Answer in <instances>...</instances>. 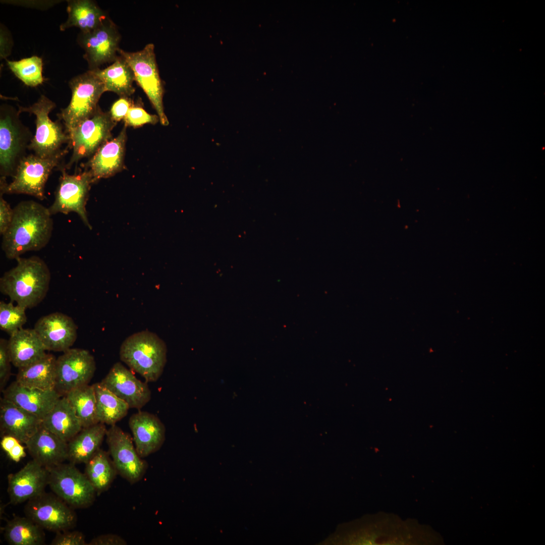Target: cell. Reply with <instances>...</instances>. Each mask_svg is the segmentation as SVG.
Instances as JSON below:
<instances>
[{"instance_id":"40","label":"cell","mask_w":545,"mask_h":545,"mask_svg":"<svg viewBox=\"0 0 545 545\" xmlns=\"http://www.w3.org/2000/svg\"><path fill=\"white\" fill-rule=\"evenodd\" d=\"M3 194L0 196V233L2 236L6 233L11 225L14 214V210L6 201Z\"/></svg>"},{"instance_id":"20","label":"cell","mask_w":545,"mask_h":545,"mask_svg":"<svg viewBox=\"0 0 545 545\" xmlns=\"http://www.w3.org/2000/svg\"><path fill=\"white\" fill-rule=\"evenodd\" d=\"M126 139L125 126L117 137L107 141L90 157L85 169L90 173L93 183L112 177L123 169Z\"/></svg>"},{"instance_id":"6","label":"cell","mask_w":545,"mask_h":545,"mask_svg":"<svg viewBox=\"0 0 545 545\" xmlns=\"http://www.w3.org/2000/svg\"><path fill=\"white\" fill-rule=\"evenodd\" d=\"M69 85L72 92L71 100L59 114L68 134L95 113L98 102L105 92L103 82L89 70L72 78Z\"/></svg>"},{"instance_id":"28","label":"cell","mask_w":545,"mask_h":545,"mask_svg":"<svg viewBox=\"0 0 545 545\" xmlns=\"http://www.w3.org/2000/svg\"><path fill=\"white\" fill-rule=\"evenodd\" d=\"M56 361L46 354L38 361L18 368L16 382L20 385L42 390H53L56 385Z\"/></svg>"},{"instance_id":"19","label":"cell","mask_w":545,"mask_h":545,"mask_svg":"<svg viewBox=\"0 0 545 545\" xmlns=\"http://www.w3.org/2000/svg\"><path fill=\"white\" fill-rule=\"evenodd\" d=\"M129 426L136 449L144 458L157 451L165 441V426L155 415L139 411L129 418Z\"/></svg>"},{"instance_id":"22","label":"cell","mask_w":545,"mask_h":545,"mask_svg":"<svg viewBox=\"0 0 545 545\" xmlns=\"http://www.w3.org/2000/svg\"><path fill=\"white\" fill-rule=\"evenodd\" d=\"M25 444L32 459L47 468L68 460V443L45 428L42 424Z\"/></svg>"},{"instance_id":"44","label":"cell","mask_w":545,"mask_h":545,"mask_svg":"<svg viewBox=\"0 0 545 545\" xmlns=\"http://www.w3.org/2000/svg\"><path fill=\"white\" fill-rule=\"evenodd\" d=\"M18 443L19 441L15 438L6 435L2 437L1 445L2 449L8 453Z\"/></svg>"},{"instance_id":"34","label":"cell","mask_w":545,"mask_h":545,"mask_svg":"<svg viewBox=\"0 0 545 545\" xmlns=\"http://www.w3.org/2000/svg\"><path fill=\"white\" fill-rule=\"evenodd\" d=\"M7 63L14 75L27 86L36 87L43 82L41 58L33 56L19 61L7 60Z\"/></svg>"},{"instance_id":"15","label":"cell","mask_w":545,"mask_h":545,"mask_svg":"<svg viewBox=\"0 0 545 545\" xmlns=\"http://www.w3.org/2000/svg\"><path fill=\"white\" fill-rule=\"evenodd\" d=\"M95 370L94 358L88 350L70 348L57 359L54 390L64 396L77 388L88 385Z\"/></svg>"},{"instance_id":"39","label":"cell","mask_w":545,"mask_h":545,"mask_svg":"<svg viewBox=\"0 0 545 545\" xmlns=\"http://www.w3.org/2000/svg\"><path fill=\"white\" fill-rule=\"evenodd\" d=\"M132 105L128 97H120L113 104L109 112L112 119L116 123L124 119Z\"/></svg>"},{"instance_id":"3","label":"cell","mask_w":545,"mask_h":545,"mask_svg":"<svg viewBox=\"0 0 545 545\" xmlns=\"http://www.w3.org/2000/svg\"><path fill=\"white\" fill-rule=\"evenodd\" d=\"M165 342L154 333L143 331L126 338L120 348V358L146 382L157 381L167 362Z\"/></svg>"},{"instance_id":"17","label":"cell","mask_w":545,"mask_h":545,"mask_svg":"<svg viewBox=\"0 0 545 545\" xmlns=\"http://www.w3.org/2000/svg\"><path fill=\"white\" fill-rule=\"evenodd\" d=\"M34 330L46 350L65 352L71 348L77 337V326L69 316L56 312L40 317Z\"/></svg>"},{"instance_id":"33","label":"cell","mask_w":545,"mask_h":545,"mask_svg":"<svg viewBox=\"0 0 545 545\" xmlns=\"http://www.w3.org/2000/svg\"><path fill=\"white\" fill-rule=\"evenodd\" d=\"M66 397L73 407L82 427L99 423L96 413V399L92 385H86L68 393Z\"/></svg>"},{"instance_id":"29","label":"cell","mask_w":545,"mask_h":545,"mask_svg":"<svg viewBox=\"0 0 545 545\" xmlns=\"http://www.w3.org/2000/svg\"><path fill=\"white\" fill-rule=\"evenodd\" d=\"M91 71L103 82L105 91L113 92L120 97H128L135 92L133 72L120 55L107 67Z\"/></svg>"},{"instance_id":"41","label":"cell","mask_w":545,"mask_h":545,"mask_svg":"<svg viewBox=\"0 0 545 545\" xmlns=\"http://www.w3.org/2000/svg\"><path fill=\"white\" fill-rule=\"evenodd\" d=\"M127 542L120 535L105 534L98 535L88 543V545H126Z\"/></svg>"},{"instance_id":"7","label":"cell","mask_w":545,"mask_h":545,"mask_svg":"<svg viewBox=\"0 0 545 545\" xmlns=\"http://www.w3.org/2000/svg\"><path fill=\"white\" fill-rule=\"evenodd\" d=\"M132 70L135 81L143 89L156 110L160 123L169 125L163 105L164 89L159 76L154 45L148 43L141 50L135 52L126 51L121 48L118 51Z\"/></svg>"},{"instance_id":"30","label":"cell","mask_w":545,"mask_h":545,"mask_svg":"<svg viewBox=\"0 0 545 545\" xmlns=\"http://www.w3.org/2000/svg\"><path fill=\"white\" fill-rule=\"evenodd\" d=\"M85 464L84 474L97 495L106 491L118 474L109 453L101 449Z\"/></svg>"},{"instance_id":"36","label":"cell","mask_w":545,"mask_h":545,"mask_svg":"<svg viewBox=\"0 0 545 545\" xmlns=\"http://www.w3.org/2000/svg\"><path fill=\"white\" fill-rule=\"evenodd\" d=\"M124 120L126 127H138L146 124H155L159 118L157 115L150 114L142 107L132 104Z\"/></svg>"},{"instance_id":"8","label":"cell","mask_w":545,"mask_h":545,"mask_svg":"<svg viewBox=\"0 0 545 545\" xmlns=\"http://www.w3.org/2000/svg\"><path fill=\"white\" fill-rule=\"evenodd\" d=\"M65 155L42 158L34 154L24 157L9 184L0 179L1 193L24 194L42 200L45 198V186L52 170L59 166Z\"/></svg>"},{"instance_id":"1","label":"cell","mask_w":545,"mask_h":545,"mask_svg":"<svg viewBox=\"0 0 545 545\" xmlns=\"http://www.w3.org/2000/svg\"><path fill=\"white\" fill-rule=\"evenodd\" d=\"M11 225L2 236L6 257L16 259L25 252L38 251L49 242L53 221L48 208L33 200L22 201L14 208Z\"/></svg>"},{"instance_id":"38","label":"cell","mask_w":545,"mask_h":545,"mask_svg":"<svg viewBox=\"0 0 545 545\" xmlns=\"http://www.w3.org/2000/svg\"><path fill=\"white\" fill-rule=\"evenodd\" d=\"M51 545H88L84 535L80 531L69 530L56 532Z\"/></svg>"},{"instance_id":"27","label":"cell","mask_w":545,"mask_h":545,"mask_svg":"<svg viewBox=\"0 0 545 545\" xmlns=\"http://www.w3.org/2000/svg\"><path fill=\"white\" fill-rule=\"evenodd\" d=\"M67 20L60 26L61 31L77 27L81 32H88L98 27L107 17L97 4L91 0L67 1Z\"/></svg>"},{"instance_id":"26","label":"cell","mask_w":545,"mask_h":545,"mask_svg":"<svg viewBox=\"0 0 545 545\" xmlns=\"http://www.w3.org/2000/svg\"><path fill=\"white\" fill-rule=\"evenodd\" d=\"M107 429L99 422L83 427L68 443L69 462L74 464L87 462L100 449Z\"/></svg>"},{"instance_id":"4","label":"cell","mask_w":545,"mask_h":545,"mask_svg":"<svg viewBox=\"0 0 545 545\" xmlns=\"http://www.w3.org/2000/svg\"><path fill=\"white\" fill-rule=\"evenodd\" d=\"M56 107L54 102L41 95L36 102L28 107L19 106V112L34 114L36 117L35 134L28 146L34 154L42 158H50L65 155L67 148H61L65 144L69 145L70 138L61 124L52 121L49 113Z\"/></svg>"},{"instance_id":"23","label":"cell","mask_w":545,"mask_h":545,"mask_svg":"<svg viewBox=\"0 0 545 545\" xmlns=\"http://www.w3.org/2000/svg\"><path fill=\"white\" fill-rule=\"evenodd\" d=\"M3 397L42 420L62 397L54 390H42L25 387L16 381L3 390Z\"/></svg>"},{"instance_id":"18","label":"cell","mask_w":545,"mask_h":545,"mask_svg":"<svg viewBox=\"0 0 545 545\" xmlns=\"http://www.w3.org/2000/svg\"><path fill=\"white\" fill-rule=\"evenodd\" d=\"M48 469L32 459L18 472L8 476L10 503L27 502L45 492L48 483Z\"/></svg>"},{"instance_id":"31","label":"cell","mask_w":545,"mask_h":545,"mask_svg":"<svg viewBox=\"0 0 545 545\" xmlns=\"http://www.w3.org/2000/svg\"><path fill=\"white\" fill-rule=\"evenodd\" d=\"M43 529L26 516H16L7 522L4 536L11 545H42L45 543Z\"/></svg>"},{"instance_id":"37","label":"cell","mask_w":545,"mask_h":545,"mask_svg":"<svg viewBox=\"0 0 545 545\" xmlns=\"http://www.w3.org/2000/svg\"><path fill=\"white\" fill-rule=\"evenodd\" d=\"M11 360L8 349V340L0 339V388L3 390L11 373Z\"/></svg>"},{"instance_id":"32","label":"cell","mask_w":545,"mask_h":545,"mask_svg":"<svg viewBox=\"0 0 545 545\" xmlns=\"http://www.w3.org/2000/svg\"><path fill=\"white\" fill-rule=\"evenodd\" d=\"M96 399V413L99 422L113 425L124 418L130 408L128 405L100 382L93 384Z\"/></svg>"},{"instance_id":"21","label":"cell","mask_w":545,"mask_h":545,"mask_svg":"<svg viewBox=\"0 0 545 545\" xmlns=\"http://www.w3.org/2000/svg\"><path fill=\"white\" fill-rule=\"evenodd\" d=\"M42 420L10 401L1 398L0 429L2 436L8 435L25 443L37 431Z\"/></svg>"},{"instance_id":"13","label":"cell","mask_w":545,"mask_h":545,"mask_svg":"<svg viewBox=\"0 0 545 545\" xmlns=\"http://www.w3.org/2000/svg\"><path fill=\"white\" fill-rule=\"evenodd\" d=\"M105 437L108 453L118 474L131 484L141 480L148 463L138 454L132 438L116 424L107 429Z\"/></svg>"},{"instance_id":"5","label":"cell","mask_w":545,"mask_h":545,"mask_svg":"<svg viewBox=\"0 0 545 545\" xmlns=\"http://www.w3.org/2000/svg\"><path fill=\"white\" fill-rule=\"evenodd\" d=\"M20 112L13 107H1L0 172L1 178L14 176L25 151L32 139L31 132L21 122Z\"/></svg>"},{"instance_id":"25","label":"cell","mask_w":545,"mask_h":545,"mask_svg":"<svg viewBox=\"0 0 545 545\" xmlns=\"http://www.w3.org/2000/svg\"><path fill=\"white\" fill-rule=\"evenodd\" d=\"M42 425L67 443L83 428L73 407L65 396L59 399L43 419Z\"/></svg>"},{"instance_id":"24","label":"cell","mask_w":545,"mask_h":545,"mask_svg":"<svg viewBox=\"0 0 545 545\" xmlns=\"http://www.w3.org/2000/svg\"><path fill=\"white\" fill-rule=\"evenodd\" d=\"M8 349L12 363L18 368L43 357L46 349L34 329H23L10 335Z\"/></svg>"},{"instance_id":"35","label":"cell","mask_w":545,"mask_h":545,"mask_svg":"<svg viewBox=\"0 0 545 545\" xmlns=\"http://www.w3.org/2000/svg\"><path fill=\"white\" fill-rule=\"evenodd\" d=\"M26 309L13 302L0 301V329L10 335L22 328L27 322Z\"/></svg>"},{"instance_id":"11","label":"cell","mask_w":545,"mask_h":545,"mask_svg":"<svg viewBox=\"0 0 545 545\" xmlns=\"http://www.w3.org/2000/svg\"><path fill=\"white\" fill-rule=\"evenodd\" d=\"M60 168L62 175L55 192L54 200L48 208L50 214H68L74 212L91 229L86 210L91 184L93 183L90 173L85 169L83 171L70 175L66 172L65 167H60Z\"/></svg>"},{"instance_id":"2","label":"cell","mask_w":545,"mask_h":545,"mask_svg":"<svg viewBox=\"0 0 545 545\" xmlns=\"http://www.w3.org/2000/svg\"><path fill=\"white\" fill-rule=\"evenodd\" d=\"M17 264L0 279V291L12 302L25 309L32 308L46 296L51 275L45 261L37 256L19 257Z\"/></svg>"},{"instance_id":"10","label":"cell","mask_w":545,"mask_h":545,"mask_svg":"<svg viewBox=\"0 0 545 545\" xmlns=\"http://www.w3.org/2000/svg\"><path fill=\"white\" fill-rule=\"evenodd\" d=\"M49 471L48 485L53 493L73 508L91 506L97 495L84 473L72 463H61Z\"/></svg>"},{"instance_id":"43","label":"cell","mask_w":545,"mask_h":545,"mask_svg":"<svg viewBox=\"0 0 545 545\" xmlns=\"http://www.w3.org/2000/svg\"><path fill=\"white\" fill-rule=\"evenodd\" d=\"M9 458L15 462H18L20 460L25 457L26 453L24 447L18 443L8 453Z\"/></svg>"},{"instance_id":"16","label":"cell","mask_w":545,"mask_h":545,"mask_svg":"<svg viewBox=\"0 0 545 545\" xmlns=\"http://www.w3.org/2000/svg\"><path fill=\"white\" fill-rule=\"evenodd\" d=\"M100 383L124 401L130 408L141 409L151 399V392L146 382L138 379L119 362L113 365Z\"/></svg>"},{"instance_id":"14","label":"cell","mask_w":545,"mask_h":545,"mask_svg":"<svg viewBox=\"0 0 545 545\" xmlns=\"http://www.w3.org/2000/svg\"><path fill=\"white\" fill-rule=\"evenodd\" d=\"M120 33L115 24L108 17L96 29L88 32H80L77 42L84 49L83 57L89 70L113 63L118 57Z\"/></svg>"},{"instance_id":"9","label":"cell","mask_w":545,"mask_h":545,"mask_svg":"<svg viewBox=\"0 0 545 545\" xmlns=\"http://www.w3.org/2000/svg\"><path fill=\"white\" fill-rule=\"evenodd\" d=\"M116 124L109 112H104L98 106L92 117L71 131L68 135L72 154L65 167L66 169H70L82 158L91 157L111 139L112 131Z\"/></svg>"},{"instance_id":"42","label":"cell","mask_w":545,"mask_h":545,"mask_svg":"<svg viewBox=\"0 0 545 545\" xmlns=\"http://www.w3.org/2000/svg\"><path fill=\"white\" fill-rule=\"evenodd\" d=\"M0 42L1 59H6L11 54L13 43L9 32L2 26H1Z\"/></svg>"},{"instance_id":"12","label":"cell","mask_w":545,"mask_h":545,"mask_svg":"<svg viewBox=\"0 0 545 545\" xmlns=\"http://www.w3.org/2000/svg\"><path fill=\"white\" fill-rule=\"evenodd\" d=\"M24 513L43 529L56 533L72 529L77 522L73 508L54 493L44 492L29 500Z\"/></svg>"}]
</instances>
